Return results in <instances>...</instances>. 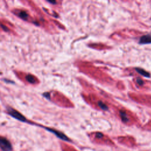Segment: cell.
Here are the masks:
<instances>
[{"mask_svg": "<svg viewBox=\"0 0 151 151\" xmlns=\"http://www.w3.org/2000/svg\"><path fill=\"white\" fill-rule=\"evenodd\" d=\"M26 80L31 83H33L35 82V78L34 77L31 75H28L26 76Z\"/></svg>", "mask_w": 151, "mask_h": 151, "instance_id": "cell-5", "label": "cell"}, {"mask_svg": "<svg viewBox=\"0 0 151 151\" xmlns=\"http://www.w3.org/2000/svg\"><path fill=\"white\" fill-rule=\"evenodd\" d=\"M48 130L51 132H52L53 133H54L57 137H58L59 138L64 140H67V141H70V140L69 139V138H68L65 135H64V134H63L62 133L57 131L55 130H53V129H48Z\"/></svg>", "mask_w": 151, "mask_h": 151, "instance_id": "cell-3", "label": "cell"}, {"mask_svg": "<svg viewBox=\"0 0 151 151\" xmlns=\"http://www.w3.org/2000/svg\"><path fill=\"white\" fill-rule=\"evenodd\" d=\"M19 15L20 16L21 18H23V19H25L27 18L28 17V15L27 14V13L25 12V11H21L19 13Z\"/></svg>", "mask_w": 151, "mask_h": 151, "instance_id": "cell-6", "label": "cell"}, {"mask_svg": "<svg viewBox=\"0 0 151 151\" xmlns=\"http://www.w3.org/2000/svg\"><path fill=\"white\" fill-rule=\"evenodd\" d=\"M150 42H151L150 35H147L146 36L143 37L140 40V43H142V44H146V43H150Z\"/></svg>", "mask_w": 151, "mask_h": 151, "instance_id": "cell-4", "label": "cell"}, {"mask_svg": "<svg viewBox=\"0 0 151 151\" xmlns=\"http://www.w3.org/2000/svg\"><path fill=\"white\" fill-rule=\"evenodd\" d=\"M7 111L8 114L11 116L12 117L15 118V119H17L21 122H27V120L25 119V117L19 112H18V111L15 110V109L11 108V107H8L7 109Z\"/></svg>", "mask_w": 151, "mask_h": 151, "instance_id": "cell-1", "label": "cell"}, {"mask_svg": "<svg viewBox=\"0 0 151 151\" xmlns=\"http://www.w3.org/2000/svg\"><path fill=\"white\" fill-rule=\"evenodd\" d=\"M0 149L2 151H11L12 149L10 142L2 136H0Z\"/></svg>", "mask_w": 151, "mask_h": 151, "instance_id": "cell-2", "label": "cell"}]
</instances>
